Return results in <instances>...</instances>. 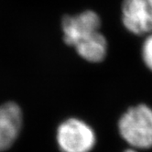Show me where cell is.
Listing matches in <instances>:
<instances>
[{
  "label": "cell",
  "instance_id": "1",
  "mask_svg": "<svg viewBox=\"0 0 152 152\" xmlns=\"http://www.w3.org/2000/svg\"><path fill=\"white\" fill-rule=\"evenodd\" d=\"M100 27L101 19L93 10L65 16L61 23L64 42L73 47L85 61L100 62L107 52V42L99 31Z\"/></svg>",
  "mask_w": 152,
  "mask_h": 152
},
{
  "label": "cell",
  "instance_id": "2",
  "mask_svg": "<svg viewBox=\"0 0 152 152\" xmlns=\"http://www.w3.org/2000/svg\"><path fill=\"white\" fill-rule=\"evenodd\" d=\"M119 133L134 149L152 148V109L146 104L131 107L118 122Z\"/></svg>",
  "mask_w": 152,
  "mask_h": 152
},
{
  "label": "cell",
  "instance_id": "3",
  "mask_svg": "<svg viewBox=\"0 0 152 152\" xmlns=\"http://www.w3.org/2000/svg\"><path fill=\"white\" fill-rule=\"evenodd\" d=\"M95 141L94 130L80 119H68L57 130V142L61 152H90Z\"/></svg>",
  "mask_w": 152,
  "mask_h": 152
},
{
  "label": "cell",
  "instance_id": "4",
  "mask_svg": "<svg viewBox=\"0 0 152 152\" xmlns=\"http://www.w3.org/2000/svg\"><path fill=\"white\" fill-rule=\"evenodd\" d=\"M122 20L126 28L133 34H151L152 0H124Z\"/></svg>",
  "mask_w": 152,
  "mask_h": 152
},
{
  "label": "cell",
  "instance_id": "5",
  "mask_svg": "<svg viewBox=\"0 0 152 152\" xmlns=\"http://www.w3.org/2000/svg\"><path fill=\"white\" fill-rule=\"evenodd\" d=\"M22 122V111L18 104L7 102L0 105V152L7 150L15 143Z\"/></svg>",
  "mask_w": 152,
  "mask_h": 152
},
{
  "label": "cell",
  "instance_id": "6",
  "mask_svg": "<svg viewBox=\"0 0 152 152\" xmlns=\"http://www.w3.org/2000/svg\"><path fill=\"white\" fill-rule=\"evenodd\" d=\"M142 57L147 67L152 71V33L148 34L142 47Z\"/></svg>",
  "mask_w": 152,
  "mask_h": 152
},
{
  "label": "cell",
  "instance_id": "7",
  "mask_svg": "<svg viewBox=\"0 0 152 152\" xmlns=\"http://www.w3.org/2000/svg\"><path fill=\"white\" fill-rule=\"evenodd\" d=\"M124 152H137V150H135L134 148H128V149L125 150Z\"/></svg>",
  "mask_w": 152,
  "mask_h": 152
}]
</instances>
